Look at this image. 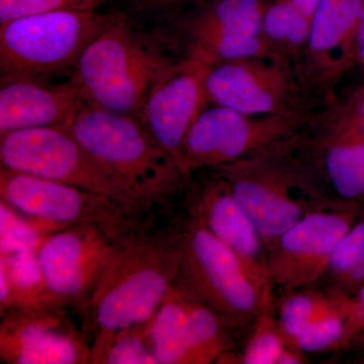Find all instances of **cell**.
Masks as SVG:
<instances>
[{"label":"cell","mask_w":364,"mask_h":364,"mask_svg":"<svg viewBox=\"0 0 364 364\" xmlns=\"http://www.w3.org/2000/svg\"><path fill=\"white\" fill-rule=\"evenodd\" d=\"M170 217L119 244L80 308L82 330L91 341L98 335L147 323L168 296L181 259Z\"/></svg>","instance_id":"6da1fadb"},{"label":"cell","mask_w":364,"mask_h":364,"mask_svg":"<svg viewBox=\"0 0 364 364\" xmlns=\"http://www.w3.org/2000/svg\"><path fill=\"white\" fill-rule=\"evenodd\" d=\"M301 133L253 156L214 168L228 182L268 248L306 215L331 205Z\"/></svg>","instance_id":"7a4b0ae2"},{"label":"cell","mask_w":364,"mask_h":364,"mask_svg":"<svg viewBox=\"0 0 364 364\" xmlns=\"http://www.w3.org/2000/svg\"><path fill=\"white\" fill-rule=\"evenodd\" d=\"M67 128L132 195L152 210L171 213L188 181L138 116L85 102Z\"/></svg>","instance_id":"3957f363"},{"label":"cell","mask_w":364,"mask_h":364,"mask_svg":"<svg viewBox=\"0 0 364 364\" xmlns=\"http://www.w3.org/2000/svg\"><path fill=\"white\" fill-rule=\"evenodd\" d=\"M170 222L181 256L174 289L207 306L231 328L269 306L267 273L250 267L183 210Z\"/></svg>","instance_id":"277c9868"},{"label":"cell","mask_w":364,"mask_h":364,"mask_svg":"<svg viewBox=\"0 0 364 364\" xmlns=\"http://www.w3.org/2000/svg\"><path fill=\"white\" fill-rule=\"evenodd\" d=\"M177 64L119 16L88 43L72 75L87 104L138 114Z\"/></svg>","instance_id":"5b68a950"},{"label":"cell","mask_w":364,"mask_h":364,"mask_svg":"<svg viewBox=\"0 0 364 364\" xmlns=\"http://www.w3.org/2000/svg\"><path fill=\"white\" fill-rule=\"evenodd\" d=\"M116 14L66 9L0 23L1 75L44 77L75 67L83 50Z\"/></svg>","instance_id":"8992f818"},{"label":"cell","mask_w":364,"mask_h":364,"mask_svg":"<svg viewBox=\"0 0 364 364\" xmlns=\"http://www.w3.org/2000/svg\"><path fill=\"white\" fill-rule=\"evenodd\" d=\"M4 168L70 184L153 215H164L132 195L95 159L67 127L31 129L0 136Z\"/></svg>","instance_id":"52a82bcc"},{"label":"cell","mask_w":364,"mask_h":364,"mask_svg":"<svg viewBox=\"0 0 364 364\" xmlns=\"http://www.w3.org/2000/svg\"><path fill=\"white\" fill-rule=\"evenodd\" d=\"M0 200L23 214L72 227L95 225L119 237H128L164 219L139 212L97 195L25 172L0 169Z\"/></svg>","instance_id":"ba28073f"},{"label":"cell","mask_w":364,"mask_h":364,"mask_svg":"<svg viewBox=\"0 0 364 364\" xmlns=\"http://www.w3.org/2000/svg\"><path fill=\"white\" fill-rule=\"evenodd\" d=\"M311 116H249L208 104L191 124L182 145L179 167L186 181L253 156L298 135Z\"/></svg>","instance_id":"9c48e42d"},{"label":"cell","mask_w":364,"mask_h":364,"mask_svg":"<svg viewBox=\"0 0 364 364\" xmlns=\"http://www.w3.org/2000/svg\"><path fill=\"white\" fill-rule=\"evenodd\" d=\"M208 104L249 116H311L306 87L293 62L279 55L208 65Z\"/></svg>","instance_id":"30bf717a"},{"label":"cell","mask_w":364,"mask_h":364,"mask_svg":"<svg viewBox=\"0 0 364 364\" xmlns=\"http://www.w3.org/2000/svg\"><path fill=\"white\" fill-rule=\"evenodd\" d=\"M126 238L87 224L66 228L47 237L38 254L54 301L66 308H81Z\"/></svg>","instance_id":"8fae6325"},{"label":"cell","mask_w":364,"mask_h":364,"mask_svg":"<svg viewBox=\"0 0 364 364\" xmlns=\"http://www.w3.org/2000/svg\"><path fill=\"white\" fill-rule=\"evenodd\" d=\"M269 0H205L181 23L186 54L208 65L269 56L261 23Z\"/></svg>","instance_id":"7c38bea8"},{"label":"cell","mask_w":364,"mask_h":364,"mask_svg":"<svg viewBox=\"0 0 364 364\" xmlns=\"http://www.w3.org/2000/svg\"><path fill=\"white\" fill-rule=\"evenodd\" d=\"M91 345L66 306L14 309L1 315L0 359L9 364L90 363Z\"/></svg>","instance_id":"4fadbf2b"},{"label":"cell","mask_w":364,"mask_h":364,"mask_svg":"<svg viewBox=\"0 0 364 364\" xmlns=\"http://www.w3.org/2000/svg\"><path fill=\"white\" fill-rule=\"evenodd\" d=\"M349 229L346 218L331 208L306 215L270 246V282L291 291L313 284L329 269L333 251Z\"/></svg>","instance_id":"5bb4252c"},{"label":"cell","mask_w":364,"mask_h":364,"mask_svg":"<svg viewBox=\"0 0 364 364\" xmlns=\"http://www.w3.org/2000/svg\"><path fill=\"white\" fill-rule=\"evenodd\" d=\"M208 67L202 59L186 54L154 86L136 114L148 133L178 166L186 134L208 105L205 86Z\"/></svg>","instance_id":"9a60e30c"},{"label":"cell","mask_w":364,"mask_h":364,"mask_svg":"<svg viewBox=\"0 0 364 364\" xmlns=\"http://www.w3.org/2000/svg\"><path fill=\"white\" fill-rule=\"evenodd\" d=\"M364 0H321L308 42L296 64L301 82L310 90L328 88L358 62V38Z\"/></svg>","instance_id":"2e32d148"},{"label":"cell","mask_w":364,"mask_h":364,"mask_svg":"<svg viewBox=\"0 0 364 364\" xmlns=\"http://www.w3.org/2000/svg\"><path fill=\"white\" fill-rule=\"evenodd\" d=\"M304 141L323 181L344 198L364 195V135L346 105L328 98L309 123ZM305 134V133H304Z\"/></svg>","instance_id":"e0dca14e"},{"label":"cell","mask_w":364,"mask_h":364,"mask_svg":"<svg viewBox=\"0 0 364 364\" xmlns=\"http://www.w3.org/2000/svg\"><path fill=\"white\" fill-rule=\"evenodd\" d=\"M85 104L73 75L57 85L33 76L1 75L0 136L31 129L68 127Z\"/></svg>","instance_id":"ac0fdd59"},{"label":"cell","mask_w":364,"mask_h":364,"mask_svg":"<svg viewBox=\"0 0 364 364\" xmlns=\"http://www.w3.org/2000/svg\"><path fill=\"white\" fill-rule=\"evenodd\" d=\"M208 170V177L186 183L182 210L202 223L250 267L268 274L257 229L237 202L228 182L214 169Z\"/></svg>","instance_id":"d6986e66"},{"label":"cell","mask_w":364,"mask_h":364,"mask_svg":"<svg viewBox=\"0 0 364 364\" xmlns=\"http://www.w3.org/2000/svg\"><path fill=\"white\" fill-rule=\"evenodd\" d=\"M148 332L158 364H193L188 299L173 287L148 322Z\"/></svg>","instance_id":"ffe728a7"},{"label":"cell","mask_w":364,"mask_h":364,"mask_svg":"<svg viewBox=\"0 0 364 364\" xmlns=\"http://www.w3.org/2000/svg\"><path fill=\"white\" fill-rule=\"evenodd\" d=\"M311 21L289 0H269L262 16L263 38L270 54L298 63L308 42Z\"/></svg>","instance_id":"44dd1931"},{"label":"cell","mask_w":364,"mask_h":364,"mask_svg":"<svg viewBox=\"0 0 364 364\" xmlns=\"http://www.w3.org/2000/svg\"><path fill=\"white\" fill-rule=\"evenodd\" d=\"M38 250L0 254V275L4 277L11 289V310L59 306L48 289Z\"/></svg>","instance_id":"7402d4cb"},{"label":"cell","mask_w":364,"mask_h":364,"mask_svg":"<svg viewBox=\"0 0 364 364\" xmlns=\"http://www.w3.org/2000/svg\"><path fill=\"white\" fill-rule=\"evenodd\" d=\"M148 322L98 335L91 344L90 363L158 364L151 346Z\"/></svg>","instance_id":"603a6c76"},{"label":"cell","mask_w":364,"mask_h":364,"mask_svg":"<svg viewBox=\"0 0 364 364\" xmlns=\"http://www.w3.org/2000/svg\"><path fill=\"white\" fill-rule=\"evenodd\" d=\"M193 364L215 363L233 348L226 321L207 306L188 299Z\"/></svg>","instance_id":"cb8c5ba5"},{"label":"cell","mask_w":364,"mask_h":364,"mask_svg":"<svg viewBox=\"0 0 364 364\" xmlns=\"http://www.w3.org/2000/svg\"><path fill=\"white\" fill-rule=\"evenodd\" d=\"M66 228L23 214L0 200V254L39 249L47 237Z\"/></svg>","instance_id":"d4e9b609"},{"label":"cell","mask_w":364,"mask_h":364,"mask_svg":"<svg viewBox=\"0 0 364 364\" xmlns=\"http://www.w3.org/2000/svg\"><path fill=\"white\" fill-rule=\"evenodd\" d=\"M268 306L258 314L257 323L242 358L246 364L279 363L282 352L286 349L284 333L268 315Z\"/></svg>","instance_id":"484cf974"},{"label":"cell","mask_w":364,"mask_h":364,"mask_svg":"<svg viewBox=\"0 0 364 364\" xmlns=\"http://www.w3.org/2000/svg\"><path fill=\"white\" fill-rule=\"evenodd\" d=\"M334 306L331 299L315 294L299 293L289 296L279 311V327L284 336H294L311 321Z\"/></svg>","instance_id":"4316f807"},{"label":"cell","mask_w":364,"mask_h":364,"mask_svg":"<svg viewBox=\"0 0 364 364\" xmlns=\"http://www.w3.org/2000/svg\"><path fill=\"white\" fill-rule=\"evenodd\" d=\"M343 318L336 306L321 314L294 336L293 343L306 352H318L331 348L344 334Z\"/></svg>","instance_id":"83f0119b"},{"label":"cell","mask_w":364,"mask_h":364,"mask_svg":"<svg viewBox=\"0 0 364 364\" xmlns=\"http://www.w3.org/2000/svg\"><path fill=\"white\" fill-rule=\"evenodd\" d=\"M102 0H0V23L30 14L97 9Z\"/></svg>","instance_id":"f1b7e54d"},{"label":"cell","mask_w":364,"mask_h":364,"mask_svg":"<svg viewBox=\"0 0 364 364\" xmlns=\"http://www.w3.org/2000/svg\"><path fill=\"white\" fill-rule=\"evenodd\" d=\"M364 258V223L349 229L333 251L329 269L347 273Z\"/></svg>","instance_id":"f546056e"},{"label":"cell","mask_w":364,"mask_h":364,"mask_svg":"<svg viewBox=\"0 0 364 364\" xmlns=\"http://www.w3.org/2000/svg\"><path fill=\"white\" fill-rule=\"evenodd\" d=\"M195 1H200V0H130L133 6L149 13L150 11L159 13V11H169V9Z\"/></svg>","instance_id":"4dcf8cb0"},{"label":"cell","mask_w":364,"mask_h":364,"mask_svg":"<svg viewBox=\"0 0 364 364\" xmlns=\"http://www.w3.org/2000/svg\"><path fill=\"white\" fill-rule=\"evenodd\" d=\"M345 105L364 135V85L355 90Z\"/></svg>","instance_id":"1f68e13d"},{"label":"cell","mask_w":364,"mask_h":364,"mask_svg":"<svg viewBox=\"0 0 364 364\" xmlns=\"http://www.w3.org/2000/svg\"><path fill=\"white\" fill-rule=\"evenodd\" d=\"M289 1L298 9L299 13L311 21L321 0H289Z\"/></svg>","instance_id":"d6a6232c"},{"label":"cell","mask_w":364,"mask_h":364,"mask_svg":"<svg viewBox=\"0 0 364 364\" xmlns=\"http://www.w3.org/2000/svg\"><path fill=\"white\" fill-rule=\"evenodd\" d=\"M358 62L364 68V9L358 38Z\"/></svg>","instance_id":"836d02e7"}]
</instances>
